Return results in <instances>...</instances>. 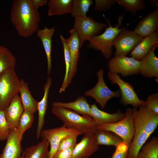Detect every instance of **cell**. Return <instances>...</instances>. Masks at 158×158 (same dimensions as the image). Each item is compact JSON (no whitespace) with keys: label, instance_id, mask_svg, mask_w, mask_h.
I'll use <instances>...</instances> for the list:
<instances>
[{"label":"cell","instance_id":"obj_1","mask_svg":"<svg viewBox=\"0 0 158 158\" xmlns=\"http://www.w3.org/2000/svg\"><path fill=\"white\" fill-rule=\"evenodd\" d=\"M135 130L127 158H137L138 154L158 125V114L145 104L133 107Z\"/></svg>","mask_w":158,"mask_h":158},{"label":"cell","instance_id":"obj_2","mask_svg":"<svg viewBox=\"0 0 158 158\" xmlns=\"http://www.w3.org/2000/svg\"><path fill=\"white\" fill-rule=\"evenodd\" d=\"M11 20L19 35L31 36L39 29L40 14L33 7L31 0H15L12 4Z\"/></svg>","mask_w":158,"mask_h":158},{"label":"cell","instance_id":"obj_3","mask_svg":"<svg viewBox=\"0 0 158 158\" xmlns=\"http://www.w3.org/2000/svg\"><path fill=\"white\" fill-rule=\"evenodd\" d=\"M52 106V113L66 127L75 129L81 134L95 133L96 125L90 116L81 115L68 109Z\"/></svg>","mask_w":158,"mask_h":158},{"label":"cell","instance_id":"obj_4","mask_svg":"<svg viewBox=\"0 0 158 158\" xmlns=\"http://www.w3.org/2000/svg\"><path fill=\"white\" fill-rule=\"evenodd\" d=\"M124 16V15H119L117 23L113 26L111 25L110 20L105 18L109 26L106 27L103 33L94 36L89 40L87 48L99 51L105 58L110 59L113 53L114 40L122 28L120 27Z\"/></svg>","mask_w":158,"mask_h":158},{"label":"cell","instance_id":"obj_5","mask_svg":"<svg viewBox=\"0 0 158 158\" xmlns=\"http://www.w3.org/2000/svg\"><path fill=\"white\" fill-rule=\"evenodd\" d=\"M20 85L15 70L11 68L0 73V110L4 109L18 94Z\"/></svg>","mask_w":158,"mask_h":158},{"label":"cell","instance_id":"obj_6","mask_svg":"<svg viewBox=\"0 0 158 158\" xmlns=\"http://www.w3.org/2000/svg\"><path fill=\"white\" fill-rule=\"evenodd\" d=\"M125 113V117L119 121L97 125L96 128L97 130L110 131L114 133L119 136L129 147L135 130L133 108H127Z\"/></svg>","mask_w":158,"mask_h":158},{"label":"cell","instance_id":"obj_7","mask_svg":"<svg viewBox=\"0 0 158 158\" xmlns=\"http://www.w3.org/2000/svg\"><path fill=\"white\" fill-rule=\"evenodd\" d=\"M74 18L73 29L77 34L80 48L85 41L99 35L107 25L106 23L96 21L91 16H76Z\"/></svg>","mask_w":158,"mask_h":158},{"label":"cell","instance_id":"obj_8","mask_svg":"<svg viewBox=\"0 0 158 158\" xmlns=\"http://www.w3.org/2000/svg\"><path fill=\"white\" fill-rule=\"evenodd\" d=\"M107 77L112 84L117 85L119 87L121 94L120 102L121 104L131 105L136 108L145 104V101L139 98L132 85L123 80L118 74L109 72Z\"/></svg>","mask_w":158,"mask_h":158},{"label":"cell","instance_id":"obj_9","mask_svg":"<svg viewBox=\"0 0 158 158\" xmlns=\"http://www.w3.org/2000/svg\"><path fill=\"white\" fill-rule=\"evenodd\" d=\"M98 81L96 85L90 90L86 91L84 95L93 98L104 109L107 102L114 97H121L119 90L116 91L111 90L105 82L104 78V70L101 68L97 73Z\"/></svg>","mask_w":158,"mask_h":158},{"label":"cell","instance_id":"obj_10","mask_svg":"<svg viewBox=\"0 0 158 158\" xmlns=\"http://www.w3.org/2000/svg\"><path fill=\"white\" fill-rule=\"evenodd\" d=\"M107 65L109 72L125 77L139 73L140 68V61L124 56L111 58Z\"/></svg>","mask_w":158,"mask_h":158},{"label":"cell","instance_id":"obj_11","mask_svg":"<svg viewBox=\"0 0 158 158\" xmlns=\"http://www.w3.org/2000/svg\"><path fill=\"white\" fill-rule=\"evenodd\" d=\"M143 38L133 30L122 28L114 40L113 46L116 49L114 57L127 56Z\"/></svg>","mask_w":158,"mask_h":158},{"label":"cell","instance_id":"obj_12","mask_svg":"<svg viewBox=\"0 0 158 158\" xmlns=\"http://www.w3.org/2000/svg\"><path fill=\"white\" fill-rule=\"evenodd\" d=\"M78 133H80L75 129L67 128L63 125L59 127L42 130L40 137L42 139L47 140L50 146L49 158H52L57 152L59 143L63 138Z\"/></svg>","mask_w":158,"mask_h":158},{"label":"cell","instance_id":"obj_13","mask_svg":"<svg viewBox=\"0 0 158 158\" xmlns=\"http://www.w3.org/2000/svg\"><path fill=\"white\" fill-rule=\"evenodd\" d=\"M70 32L69 37L68 39H65L71 58V66L67 81L68 85L71 84L77 73L80 48L79 40L75 30L73 28L71 29L70 30Z\"/></svg>","mask_w":158,"mask_h":158},{"label":"cell","instance_id":"obj_14","mask_svg":"<svg viewBox=\"0 0 158 158\" xmlns=\"http://www.w3.org/2000/svg\"><path fill=\"white\" fill-rule=\"evenodd\" d=\"M99 146L95 134H84L81 141L74 146L72 158H88L98 150Z\"/></svg>","mask_w":158,"mask_h":158},{"label":"cell","instance_id":"obj_15","mask_svg":"<svg viewBox=\"0 0 158 158\" xmlns=\"http://www.w3.org/2000/svg\"><path fill=\"white\" fill-rule=\"evenodd\" d=\"M158 26V8H156L142 18L138 23L133 31L144 37L157 30Z\"/></svg>","mask_w":158,"mask_h":158},{"label":"cell","instance_id":"obj_16","mask_svg":"<svg viewBox=\"0 0 158 158\" xmlns=\"http://www.w3.org/2000/svg\"><path fill=\"white\" fill-rule=\"evenodd\" d=\"M158 44L154 45L148 54L140 61L139 73L145 77L158 78V58L155 54V51Z\"/></svg>","mask_w":158,"mask_h":158},{"label":"cell","instance_id":"obj_17","mask_svg":"<svg viewBox=\"0 0 158 158\" xmlns=\"http://www.w3.org/2000/svg\"><path fill=\"white\" fill-rule=\"evenodd\" d=\"M23 111L20 95L18 94L4 109L5 117L11 130L17 129Z\"/></svg>","mask_w":158,"mask_h":158},{"label":"cell","instance_id":"obj_18","mask_svg":"<svg viewBox=\"0 0 158 158\" xmlns=\"http://www.w3.org/2000/svg\"><path fill=\"white\" fill-rule=\"evenodd\" d=\"M156 44H158V34L157 30L149 35L143 37L130 52V55L135 60L140 61Z\"/></svg>","mask_w":158,"mask_h":158},{"label":"cell","instance_id":"obj_19","mask_svg":"<svg viewBox=\"0 0 158 158\" xmlns=\"http://www.w3.org/2000/svg\"><path fill=\"white\" fill-rule=\"evenodd\" d=\"M55 31L54 27L49 28L46 26L43 29H38L37 31V37L42 42L45 51L47 61V72L49 76L51 72L52 37Z\"/></svg>","mask_w":158,"mask_h":158},{"label":"cell","instance_id":"obj_20","mask_svg":"<svg viewBox=\"0 0 158 158\" xmlns=\"http://www.w3.org/2000/svg\"><path fill=\"white\" fill-rule=\"evenodd\" d=\"M4 148L1 158H20L22 153L21 140L16 129L11 130Z\"/></svg>","mask_w":158,"mask_h":158},{"label":"cell","instance_id":"obj_21","mask_svg":"<svg viewBox=\"0 0 158 158\" xmlns=\"http://www.w3.org/2000/svg\"><path fill=\"white\" fill-rule=\"evenodd\" d=\"M52 83V79L50 76L47 77L44 86V94L42 99L37 102V111L38 112V121L36 132L37 139L40 137V133L44 123V117L48 103L49 90Z\"/></svg>","mask_w":158,"mask_h":158},{"label":"cell","instance_id":"obj_22","mask_svg":"<svg viewBox=\"0 0 158 158\" xmlns=\"http://www.w3.org/2000/svg\"><path fill=\"white\" fill-rule=\"evenodd\" d=\"M90 107L91 117L96 125L117 122L123 118L126 115L125 113H122L120 110L113 114L107 113L99 109L95 104L91 105Z\"/></svg>","mask_w":158,"mask_h":158},{"label":"cell","instance_id":"obj_23","mask_svg":"<svg viewBox=\"0 0 158 158\" xmlns=\"http://www.w3.org/2000/svg\"><path fill=\"white\" fill-rule=\"evenodd\" d=\"M52 105H54L70 109L82 115L91 117V108L85 96L79 97L74 101L68 102H54Z\"/></svg>","mask_w":158,"mask_h":158},{"label":"cell","instance_id":"obj_24","mask_svg":"<svg viewBox=\"0 0 158 158\" xmlns=\"http://www.w3.org/2000/svg\"><path fill=\"white\" fill-rule=\"evenodd\" d=\"M19 93L24 111L34 114L37 111V101L31 94L28 83L23 79L20 80Z\"/></svg>","mask_w":158,"mask_h":158},{"label":"cell","instance_id":"obj_25","mask_svg":"<svg viewBox=\"0 0 158 158\" xmlns=\"http://www.w3.org/2000/svg\"><path fill=\"white\" fill-rule=\"evenodd\" d=\"M49 142L42 139L36 145L26 148L23 154V158H49Z\"/></svg>","mask_w":158,"mask_h":158},{"label":"cell","instance_id":"obj_26","mask_svg":"<svg viewBox=\"0 0 158 158\" xmlns=\"http://www.w3.org/2000/svg\"><path fill=\"white\" fill-rule=\"evenodd\" d=\"M95 135L96 142L99 145L116 147L123 142L119 136L110 131L97 130Z\"/></svg>","mask_w":158,"mask_h":158},{"label":"cell","instance_id":"obj_27","mask_svg":"<svg viewBox=\"0 0 158 158\" xmlns=\"http://www.w3.org/2000/svg\"><path fill=\"white\" fill-rule=\"evenodd\" d=\"M72 0H49L48 2L49 16L70 13Z\"/></svg>","mask_w":158,"mask_h":158},{"label":"cell","instance_id":"obj_28","mask_svg":"<svg viewBox=\"0 0 158 158\" xmlns=\"http://www.w3.org/2000/svg\"><path fill=\"white\" fill-rule=\"evenodd\" d=\"M137 158H158V138L153 136L141 147Z\"/></svg>","mask_w":158,"mask_h":158},{"label":"cell","instance_id":"obj_29","mask_svg":"<svg viewBox=\"0 0 158 158\" xmlns=\"http://www.w3.org/2000/svg\"><path fill=\"white\" fill-rule=\"evenodd\" d=\"M16 58L8 48L0 45V73L8 69L14 68Z\"/></svg>","mask_w":158,"mask_h":158},{"label":"cell","instance_id":"obj_30","mask_svg":"<svg viewBox=\"0 0 158 158\" xmlns=\"http://www.w3.org/2000/svg\"><path fill=\"white\" fill-rule=\"evenodd\" d=\"M93 3L92 0H72L70 13L74 17L86 16L90 8Z\"/></svg>","mask_w":158,"mask_h":158},{"label":"cell","instance_id":"obj_31","mask_svg":"<svg viewBox=\"0 0 158 158\" xmlns=\"http://www.w3.org/2000/svg\"><path fill=\"white\" fill-rule=\"evenodd\" d=\"M34 120V114L24 111L16 129L18 136L21 141L24 132L32 127Z\"/></svg>","mask_w":158,"mask_h":158},{"label":"cell","instance_id":"obj_32","mask_svg":"<svg viewBox=\"0 0 158 158\" xmlns=\"http://www.w3.org/2000/svg\"><path fill=\"white\" fill-rule=\"evenodd\" d=\"M60 37L63 45L65 64V75L62 85L59 90V92L61 93L65 91L68 86L67 81L71 66V58L69 51L65 39L61 35H60Z\"/></svg>","mask_w":158,"mask_h":158},{"label":"cell","instance_id":"obj_33","mask_svg":"<svg viewBox=\"0 0 158 158\" xmlns=\"http://www.w3.org/2000/svg\"><path fill=\"white\" fill-rule=\"evenodd\" d=\"M116 3L122 7L126 12H129L135 16L138 11L143 10L145 7L143 0H116Z\"/></svg>","mask_w":158,"mask_h":158},{"label":"cell","instance_id":"obj_34","mask_svg":"<svg viewBox=\"0 0 158 158\" xmlns=\"http://www.w3.org/2000/svg\"><path fill=\"white\" fill-rule=\"evenodd\" d=\"M11 130L6 118L4 109L0 110V140L7 139Z\"/></svg>","mask_w":158,"mask_h":158},{"label":"cell","instance_id":"obj_35","mask_svg":"<svg viewBox=\"0 0 158 158\" xmlns=\"http://www.w3.org/2000/svg\"><path fill=\"white\" fill-rule=\"evenodd\" d=\"M81 134L80 133L66 136L60 141L57 152L74 146L76 145L78 136Z\"/></svg>","mask_w":158,"mask_h":158},{"label":"cell","instance_id":"obj_36","mask_svg":"<svg viewBox=\"0 0 158 158\" xmlns=\"http://www.w3.org/2000/svg\"><path fill=\"white\" fill-rule=\"evenodd\" d=\"M94 9L98 12L105 11L112 7L116 3V0H95Z\"/></svg>","mask_w":158,"mask_h":158},{"label":"cell","instance_id":"obj_37","mask_svg":"<svg viewBox=\"0 0 158 158\" xmlns=\"http://www.w3.org/2000/svg\"><path fill=\"white\" fill-rule=\"evenodd\" d=\"M116 147V149L111 158H127L129 147L125 142H122Z\"/></svg>","mask_w":158,"mask_h":158},{"label":"cell","instance_id":"obj_38","mask_svg":"<svg viewBox=\"0 0 158 158\" xmlns=\"http://www.w3.org/2000/svg\"><path fill=\"white\" fill-rule=\"evenodd\" d=\"M145 105L152 111L158 114V93H154L149 96L146 101Z\"/></svg>","mask_w":158,"mask_h":158},{"label":"cell","instance_id":"obj_39","mask_svg":"<svg viewBox=\"0 0 158 158\" xmlns=\"http://www.w3.org/2000/svg\"><path fill=\"white\" fill-rule=\"evenodd\" d=\"M74 147L57 152L52 158H72Z\"/></svg>","mask_w":158,"mask_h":158},{"label":"cell","instance_id":"obj_40","mask_svg":"<svg viewBox=\"0 0 158 158\" xmlns=\"http://www.w3.org/2000/svg\"><path fill=\"white\" fill-rule=\"evenodd\" d=\"M31 1L33 7L37 10L39 7L47 4L48 2L47 0H31Z\"/></svg>","mask_w":158,"mask_h":158},{"label":"cell","instance_id":"obj_41","mask_svg":"<svg viewBox=\"0 0 158 158\" xmlns=\"http://www.w3.org/2000/svg\"><path fill=\"white\" fill-rule=\"evenodd\" d=\"M149 2L152 6H155L158 8V1L157 0H149Z\"/></svg>","mask_w":158,"mask_h":158},{"label":"cell","instance_id":"obj_42","mask_svg":"<svg viewBox=\"0 0 158 158\" xmlns=\"http://www.w3.org/2000/svg\"><path fill=\"white\" fill-rule=\"evenodd\" d=\"M20 158H23V154H22V155H21V157Z\"/></svg>","mask_w":158,"mask_h":158},{"label":"cell","instance_id":"obj_43","mask_svg":"<svg viewBox=\"0 0 158 158\" xmlns=\"http://www.w3.org/2000/svg\"><path fill=\"white\" fill-rule=\"evenodd\" d=\"M0 158H1V154H0Z\"/></svg>","mask_w":158,"mask_h":158}]
</instances>
